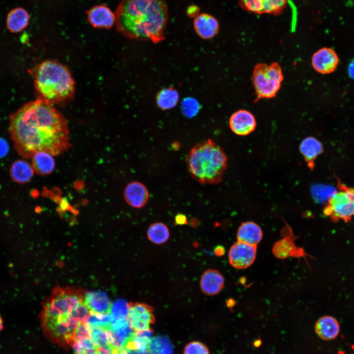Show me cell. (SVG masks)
<instances>
[{"mask_svg": "<svg viewBox=\"0 0 354 354\" xmlns=\"http://www.w3.org/2000/svg\"><path fill=\"white\" fill-rule=\"evenodd\" d=\"M9 132L16 151L26 158L39 151L58 155L71 146L67 120L42 98L27 103L11 115Z\"/></svg>", "mask_w": 354, "mask_h": 354, "instance_id": "obj_1", "label": "cell"}, {"mask_svg": "<svg viewBox=\"0 0 354 354\" xmlns=\"http://www.w3.org/2000/svg\"><path fill=\"white\" fill-rule=\"evenodd\" d=\"M115 15L116 28L126 37L154 43L165 39L169 16L165 0H122Z\"/></svg>", "mask_w": 354, "mask_h": 354, "instance_id": "obj_2", "label": "cell"}, {"mask_svg": "<svg viewBox=\"0 0 354 354\" xmlns=\"http://www.w3.org/2000/svg\"><path fill=\"white\" fill-rule=\"evenodd\" d=\"M227 163V157L223 149L210 139L194 145L186 158L189 174L203 184L220 182Z\"/></svg>", "mask_w": 354, "mask_h": 354, "instance_id": "obj_3", "label": "cell"}, {"mask_svg": "<svg viewBox=\"0 0 354 354\" xmlns=\"http://www.w3.org/2000/svg\"><path fill=\"white\" fill-rule=\"evenodd\" d=\"M36 89L42 98L51 104L65 102L75 91V83L68 68L52 60L41 62L33 73Z\"/></svg>", "mask_w": 354, "mask_h": 354, "instance_id": "obj_4", "label": "cell"}, {"mask_svg": "<svg viewBox=\"0 0 354 354\" xmlns=\"http://www.w3.org/2000/svg\"><path fill=\"white\" fill-rule=\"evenodd\" d=\"M82 291L71 288L58 287L44 302L40 321L44 324L68 316L83 301Z\"/></svg>", "mask_w": 354, "mask_h": 354, "instance_id": "obj_5", "label": "cell"}, {"mask_svg": "<svg viewBox=\"0 0 354 354\" xmlns=\"http://www.w3.org/2000/svg\"><path fill=\"white\" fill-rule=\"evenodd\" d=\"M283 79L282 70L278 63L257 64L251 78L257 100L274 97L280 89Z\"/></svg>", "mask_w": 354, "mask_h": 354, "instance_id": "obj_6", "label": "cell"}, {"mask_svg": "<svg viewBox=\"0 0 354 354\" xmlns=\"http://www.w3.org/2000/svg\"><path fill=\"white\" fill-rule=\"evenodd\" d=\"M323 214L332 221H350L354 216V189L338 179L336 192L326 202Z\"/></svg>", "mask_w": 354, "mask_h": 354, "instance_id": "obj_7", "label": "cell"}, {"mask_svg": "<svg viewBox=\"0 0 354 354\" xmlns=\"http://www.w3.org/2000/svg\"><path fill=\"white\" fill-rule=\"evenodd\" d=\"M81 323L70 315L41 325L44 332L56 342L64 345L71 346L75 340V331Z\"/></svg>", "mask_w": 354, "mask_h": 354, "instance_id": "obj_8", "label": "cell"}, {"mask_svg": "<svg viewBox=\"0 0 354 354\" xmlns=\"http://www.w3.org/2000/svg\"><path fill=\"white\" fill-rule=\"evenodd\" d=\"M127 320L135 331L149 329L155 321L153 309L146 303H130Z\"/></svg>", "mask_w": 354, "mask_h": 354, "instance_id": "obj_9", "label": "cell"}, {"mask_svg": "<svg viewBox=\"0 0 354 354\" xmlns=\"http://www.w3.org/2000/svg\"><path fill=\"white\" fill-rule=\"evenodd\" d=\"M257 254V246L237 241L230 248L228 259L231 265L235 268L245 269L254 262Z\"/></svg>", "mask_w": 354, "mask_h": 354, "instance_id": "obj_10", "label": "cell"}, {"mask_svg": "<svg viewBox=\"0 0 354 354\" xmlns=\"http://www.w3.org/2000/svg\"><path fill=\"white\" fill-rule=\"evenodd\" d=\"M283 231L285 232V235L277 241L272 247V252L274 256L279 259L289 257L305 258L308 256V255L302 248L296 246L295 242V237L288 225H286Z\"/></svg>", "mask_w": 354, "mask_h": 354, "instance_id": "obj_11", "label": "cell"}, {"mask_svg": "<svg viewBox=\"0 0 354 354\" xmlns=\"http://www.w3.org/2000/svg\"><path fill=\"white\" fill-rule=\"evenodd\" d=\"M107 330L109 344L116 349L126 347L135 332L127 319L112 321Z\"/></svg>", "mask_w": 354, "mask_h": 354, "instance_id": "obj_12", "label": "cell"}, {"mask_svg": "<svg viewBox=\"0 0 354 354\" xmlns=\"http://www.w3.org/2000/svg\"><path fill=\"white\" fill-rule=\"evenodd\" d=\"M312 65L318 72L327 74L333 72L339 63V58L334 50L324 47L314 53Z\"/></svg>", "mask_w": 354, "mask_h": 354, "instance_id": "obj_13", "label": "cell"}, {"mask_svg": "<svg viewBox=\"0 0 354 354\" xmlns=\"http://www.w3.org/2000/svg\"><path fill=\"white\" fill-rule=\"evenodd\" d=\"M229 126L236 135L244 136L253 132L257 125L254 115L246 110H239L234 113L229 119Z\"/></svg>", "mask_w": 354, "mask_h": 354, "instance_id": "obj_14", "label": "cell"}, {"mask_svg": "<svg viewBox=\"0 0 354 354\" xmlns=\"http://www.w3.org/2000/svg\"><path fill=\"white\" fill-rule=\"evenodd\" d=\"M288 0H240L241 6L256 14H277L285 8Z\"/></svg>", "mask_w": 354, "mask_h": 354, "instance_id": "obj_15", "label": "cell"}, {"mask_svg": "<svg viewBox=\"0 0 354 354\" xmlns=\"http://www.w3.org/2000/svg\"><path fill=\"white\" fill-rule=\"evenodd\" d=\"M124 197L129 205L133 207L139 208L147 204L149 198V193L144 184L138 181H132L125 187Z\"/></svg>", "mask_w": 354, "mask_h": 354, "instance_id": "obj_16", "label": "cell"}, {"mask_svg": "<svg viewBox=\"0 0 354 354\" xmlns=\"http://www.w3.org/2000/svg\"><path fill=\"white\" fill-rule=\"evenodd\" d=\"M87 19L94 27L109 29L116 23V15L107 6L99 5L87 12Z\"/></svg>", "mask_w": 354, "mask_h": 354, "instance_id": "obj_17", "label": "cell"}, {"mask_svg": "<svg viewBox=\"0 0 354 354\" xmlns=\"http://www.w3.org/2000/svg\"><path fill=\"white\" fill-rule=\"evenodd\" d=\"M224 283V278L221 273L216 269H208L202 274L200 286L204 294L214 295L222 290Z\"/></svg>", "mask_w": 354, "mask_h": 354, "instance_id": "obj_18", "label": "cell"}, {"mask_svg": "<svg viewBox=\"0 0 354 354\" xmlns=\"http://www.w3.org/2000/svg\"><path fill=\"white\" fill-rule=\"evenodd\" d=\"M193 26L197 34L204 39L213 38L218 33L219 28L217 20L207 13L199 14L196 17Z\"/></svg>", "mask_w": 354, "mask_h": 354, "instance_id": "obj_19", "label": "cell"}, {"mask_svg": "<svg viewBox=\"0 0 354 354\" xmlns=\"http://www.w3.org/2000/svg\"><path fill=\"white\" fill-rule=\"evenodd\" d=\"M299 149L308 168L313 170L316 159L324 152L323 144L314 137H307L300 142Z\"/></svg>", "mask_w": 354, "mask_h": 354, "instance_id": "obj_20", "label": "cell"}, {"mask_svg": "<svg viewBox=\"0 0 354 354\" xmlns=\"http://www.w3.org/2000/svg\"><path fill=\"white\" fill-rule=\"evenodd\" d=\"M83 302L90 312L99 314L109 313L112 304L106 294L101 291L86 293L84 294Z\"/></svg>", "mask_w": 354, "mask_h": 354, "instance_id": "obj_21", "label": "cell"}, {"mask_svg": "<svg viewBox=\"0 0 354 354\" xmlns=\"http://www.w3.org/2000/svg\"><path fill=\"white\" fill-rule=\"evenodd\" d=\"M263 231L259 225L253 221L242 222L236 233L237 241L257 246L262 239Z\"/></svg>", "mask_w": 354, "mask_h": 354, "instance_id": "obj_22", "label": "cell"}, {"mask_svg": "<svg viewBox=\"0 0 354 354\" xmlns=\"http://www.w3.org/2000/svg\"><path fill=\"white\" fill-rule=\"evenodd\" d=\"M315 330L322 339L330 341L334 339L340 331V325L337 320L330 316L320 318L315 324Z\"/></svg>", "mask_w": 354, "mask_h": 354, "instance_id": "obj_23", "label": "cell"}, {"mask_svg": "<svg viewBox=\"0 0 354 354\" xmlns=\"http://www.w3.org/2000/svg\"><path fill=\"white\" fill-rule=\"evenodd\" d=\"M30 15L25 9L16 7L11 10L6 17V26L8 30L13 33L22 31L28 25Z\"/></svg>", "mask_w": 354, "mask_h": 354, "instance_id": "obj_24", "label": "cell"}, {"mask_svg": "<svg viewBox=\"0 0 354 354\" xmlns=\"http://www.w3.org/2000/svg\"><path fill=\"white\" fill-rule=\"evenodd\" d=\"M53 156L45 151L35 152L31 157V165L34 171L40 175L51 174L55 167V161Z\"/></svg>", "mask_w": 354, "mask_h": 354, "instance_id": "obj_25", "label": "cell"}, {"mask_svg": "<svg viewBox=\"0 0 354 354\" xmlns=\"http://www.w3.org/2000/svg\"><path fill=\"white\" fill-rule=\"evenodd\" d=\"M34 170L31 164L24 160L15 161L10 168V174L12 179L20 183L29 181L33 176Z\"/></svg>", "mask_w": 354, "mask_h": 354, "instance_id": "obj_26", "label": "cell"}, {"mask_svg": "<svg viewBox=\"0 0 354 354\" xmlns=\"http://www.w3.org/2000/svg\"><path fill=\"white\" fill-rule=\"evenodd\" d=\"M179 100L178 91L172 87L164 88L156 94V102L158 108L168 110L174 108Z\"/></svg>", "mask_w": 354, "mask_h": 354, "instance_id": "obj_27", "label": "cell"}, {"mask_svg": "<svg viewBox=\"0 0 354 354\" xmlns=\"http://www.w3.org/2000/svg\"><path fill=\"white\" fill-rule=\"evenodd\" d=\"M152 331L150 329L135 331L126 346L137 352H148Z\"/></svg>", "mask_w": 354, "mask_h": 354, "instance_id": "obj_28", "label": "cell"}, {"mask_svg": "<svg viewBox=\"0 0 354 354\" xmlns=\"http://www.w3.org/2000/svg\"><path fill=\"white\" fill-rule=\"evenodd\" d=\"M147 237L152 243L161 244L166 242L170 236L168 227L161 222L151 224L147 231Z\"/></svg>", "mask_w": 354, "mask_h": 354, "instance_id": "obj_29", "label": "cell"}, {"mask_svg": "<svg viewBox=\"0 0 354 354\" xmlns=\"http://www.w3.org/2000/svg\"><path fill=\"white\" fill-rule=\"evenodd\" d=\"M174 348L170 339L164 335L152 337L148 349L150 354H173Z\"/></svg>", "mask_w": 354, "mask_h": 354, "instance_id": "obj_30", "label": "cell"}, {"mask_svg": "<svg viewBox=\"0 0 354 354\" xmlns=\"http://www.w3.org/2000/svg\"><path fill=\"white\" fill-rule=\"evenodd\" d=\"M112 321V318L109 313L99 314L90 312L84 323L90 328L99 327L107 329Z\"/></svg>", "mask_w": 354, "mask_h": 354, "instance_id": "obj_31", "label": "cell"}, {"mask_svg": "<svg viewBox=\"0 0 354 354\" xmlns=\"http://www.w3.org/2000/svg\"><path fill=\"white\" fill-rule=\"evenodd\" d=\"M129 303L122 299L118 300L112 304L109 313L112 321L127 319Z\"/></svg>", "mask_w": 354, "mask_h": 354, "instance_id": "obj_32", "label": "cell"}, {"mask_svg": "<svg viewBox=\"0 0 354 354\" xmlns=\"http://www.w3.org/2000/svg\"><path fill=\"white\" fill-rule=\"evenodd\" d=\"M71 346L74 354H93L97 348L90 338L75 340Z\"/></svg>", "mask_w": 354, "mask_h": 354, "instance_id": "obj_33", "label": "cell"}, {"mask_svg": "<svg viewBox=\"0 0 354 354\" xmlns=\"http://www.w3.org/2000/svg\"><path fill=\"white\" fill-rule=\"evenodd\" d=\"M200 109L198 101L192 97L184 98L181 105L182 114L187 118H191L195 116Z\"/></svg>", "mask_w": 354, "mask_h": 354, "instance_id": "obj_34", "label": "cell"}, {"mask_svg": "<svg viewBox=\"0 0 354 354\" xmlns=\"http://www.w3.org/2000/svg\"><path fill=\"white\" fill-rule=\"evenodd\" d=\"M90 328V338L97 348L109 344L107 330L99 327Z\"/></svg>", "mask_w": 354, "mask_h": 354, "instance_id": "obj_35", "label": "cell"}, {"mask_svg": "<svg viewBox=\"0 0 354 354\" xmlns=\"http://www.w3.org/2000/svg\"><path fill=\"white\" fill-rule=\"evenodd\" d=\"M183 354H209V350L203 343L193 341L185 347Z\"/></svg>", "mask_w": 354, "mask_h": 354, "instance_id": "obj_36", "label": "cell"}, {"mask_svg": "<svg viewBox=\"0 0 354 354\" xmlns=\"http://www.w3.org/2000/svg\"><path fill=\"white\" fill-rule=\"evenodd\" d=\"M336 190L331 186H318L314 189V196L319 201L326 200L327 202Z\"/></svg>", "mask_w": 354, "mask_h": 354, "instance_id": "obj_37", "label": "cell"}, {"mask_svg": "<svg viewBox=\"0 0 354 354\" xmlns=\"http://www.w3.org/2000/svg\"><path fill=\"white\" fill-rule=\"evenodd\" d=\"M90 328L86 323H81L75 331V340H80L90 338Z\"/></svg>", "mask_w": 354, "mask_h": 354, "instance_id": "obj_38", "label": "cell"}, {"mask_svg": "<svg viewBox=\"0 0 354 354\" xmlns=\"http://www.w3.org/2000/svg\"><path fill=\"white\" fill-rule=\"evenodd\" d=\"M118 349L113 347L109 344L105 346L98 347L95 352L98 354H117Z\"/></svg>", "mask_w": 354, "mask_h": 354, "instance_id": "obj_39", "label": "cell"}, {"mask_svg": "<svg viewBox=\"0 0 354 354\" xmlns=\"http://www.w3.org/2000/svg\"><path fill=\"white\" fill-rule=\"evenodd\" d=\"M199 7L195 4L190 5L186 10V14L190 18H195L199 14Z\"/></svg>", "mask_w": 354, "mask_h": 354, "instance_id": "obj_40", "label": "cell"}, {"mask_svg": "<svg viewBox=\"0 0 354 354\" xmlns=\"http://www.w3.org/2000/svg\"><path fill=\"white\" fill-rule=\"evenodd\" d=\"M8 150V144L3 139L0 138V157L5 156Z\"/></svg>", "mask_w": 354, "mask_h": 354, "instance_id": "obj_41", "label": "cell"}, {"mask_svg": "<svg viewBox=\"0 0 354 354\" xmlns=\"http://www.w3.org/2000/svg\"><path fill=\"white\" fill-rule=\"evenodd\" d=\"M175 223L177 225H182L187 223L186 216L181 213L177 214L175 217Z\"/></svg>", "mask_w": 354, "mask_h": 354, "instance_id": "obj_42", "label": "cell"}, {"mask_svg": "<svg viewBox=\"0 0 354 354\" xmlns=\"http://www.w3.org/2000/svg\"><path fill=\"white\" fill-rule=\"evenodd\" d=\"M136 353L132 349L126 346L118 349L117 354H135Z\"/></svg>", "mask_w": 354, "mask_h": 354, "instance_id": "obj_43", "label": "cell"}, {"mask_svg": "<svg viewBox=\"0 0 354 354\" xmlns=\"http://www.w3.org/2000/svg\"><path fill=\"white\" fill-rule=\"evenodd\" d=\"M214 253L217 256H222L225 253V248L221 245L217 246L214 249Z\"/></svg>", "mask_w": 354, "mask_h": 354, "instance_id": "obj_44", "label": "cell"}, {"mask_svg": "<svg viewBox=\"0 0 354 354\" xmlns=\"http://www.w3.org/2000/svg\"><path fill=\"white\" fill-rule=\"evenodd\" d=\"M348 71L350 77L354 79V61L351 62L349 64Z\"/></svg>", "mask_w": 354, "mask_h": 354, "instance_id": "obj_45", "label": "cell"}, {"mask_svg": "<svg viewBox=\"0 0 354 354\" xmlns=\"http://www.w3.org/2000/svg\"><path fill=\"white\" fill-rule=\"evenodd\" d=\"M236 304L235 300L233 299L228 300L227 305L228 307H232Z\"/></svg>", "mask_w": 354, "mask_h": 354, "instance_id": "obj_46", "label": "cell"}, {"mask_svg": "<svg viewBox=\"0 0 354 354\" xmlns=\"http://www.w3.org/2000/svg\"><path fill=\"white\" fill-rule=\"evenodd\" d=\"M262 344V341L260 339L256 340L254 342V346L255 347H259Z\"/></svg>", "mask_w": 354, "mask_h": 354, "instance_id": "obj_47", "label": "cell"}, {"mask_svg": "<svg viewBox=\"0 0 354 354\" xmlns=\"http://www.w3.org/2000/svg\"><path fill=\"white\" fill-rule=\"evenodd\" d=\"M3 321L2 319V318L1 317V315H0V331L3 329Z\"/></svg>", "mask_w": 354, "mask_h": 354, "instance_id": "obj_48", "label": "cell"}, {"mask_svg": "<svg viewBox=\"0 0 354 354\" xmlns=\"http://www.w3.org/2000/svg\"><path fill=\"white\" fill-rule=\"evenodd\" d=\"M135 354H150L148 352H137Z\"/></svg>", "mask_w": 354, "mask_h": 354, "instance_id": "obj_49", "label": "cell"}, {"mask_svg": "<svg viewBox=\"0 0 354 354\" xmlns=\"http://www.w3.org/2000/svg\"><path fill=\"white\" fill-rule=\"evenodd\" d=\"M93 354H97V353L95 352V353H94Z\"/></svg>", "mask_w": 354, "mask_h": 354, "instance_id": "obj_50", "label": "cell"}]
</instances>
